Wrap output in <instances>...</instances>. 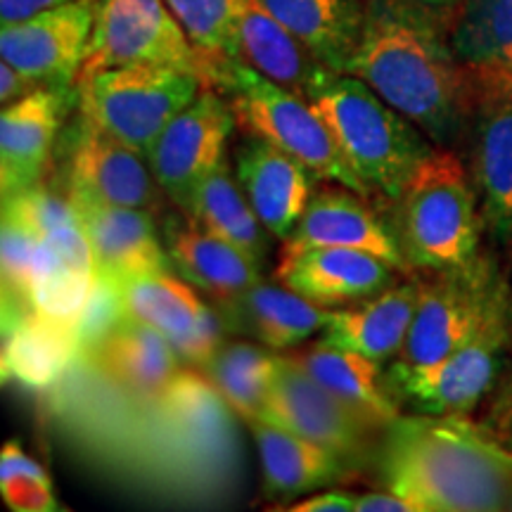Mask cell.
Segmentation results:
<instances>
[{
	"label": "cell",
	"mask_w": 512,
	"mask_h": 512,
	"mask_svg": "<svg viewBox=\"0 0 512 512\" xmlns=\"http://www.w3.org/2000/svg\"><path fill=\"white\" fill-rule=\"evenodd\" d=\"M347 74L368 83L437 147H453L477 114L446 19L408 0H366V24Z\"/></svg>",
	"instance_id": "1"
},
{
	"label": "cell",
	"mask_w": 512,
	"mask_h": 512,
	"mask_svg": "<svg viewBox=\"0 0 512 512\" xmlns=\"http://www.w3.org/2000/svg\"><path fill=\"white\" fill-rule=\"evenodd\" d=\"M375 463L413 512L508 510L512 451L465 415L401 413L382 427Z\"/></svg>",
	"instance_id": "2"
},
{
	"label": "cell",
	"mask_w": 512,
	"mask_h": 512,
	"mask_svg": "<svg viewBox=\"0 0 512 512\" xmlns=\"http://www.w3.org/2000/svg\"><path fill=\"white\" fill-rule=\"evenodd\" d=\"M306 100L323 114L339 152L370 195L392 204L422 159L437 147L422 128L354 74L325 69L311 83Z\"/></svg>",
	"instance_id": "3"
},
{
	"label": "cell",
	"mask_w": 512,
	"mask_h": 512,
	"mask_svg": "<svg viewBox=\"0 0 512 512\" xmlns=\"http://www.w3.org/2000/svg\"><path fill=\"white\" fill-rule=\"evenodd\" d=\"M394 204V228L411 268L451 271L479 256L482 204L475 178L453 147H434Z\"/></svg>",
	"instance_id": "4"
},
{
	"label": "cell",
	"mask_w": 512,
	"mask_h": 512,
	"mask_svg": "<svg viewBox=\"0 0 512 512\" xmlns=\"http://www.w3.org/2000/svg\"><path fill=\"white\" fill-rule=\"evenodd\" d=\"M207 86L226 95L242 131L271 140L323 181L373 197L339 152L323 114L302 95L287 91L240 60L211 64Z\"/></svg>",
	"instance_id": "5"
},
{
	"label": "cell",
	"mask_w": 512,
	"mask_h": 512,
	"mask_svg": "<svg viewBox=\"0 0 512 512\" xmlns=\"http://www.w3.org/2000/svg\"><path fill=\"white\" fill-rule=\"evenodd\" d=\"M508 283L489 256L420 280L415 316L401 354L389 366L418 370L444 361L510 309Z\"/></svg>",
	"instance_id": "6"
},
{
	"label": "cell",
	"mask_w": 512,
	"mask_h": 512,
	"mask_svg": "<svg viewBox=\"0 0 512 512\" xmlns=\"http://www.w3.org/2000/svg\"><path fill=\"white\" fill-rule=\"evenodd\" d=\"M76 86L83 117L147 157L169 121L197 98L204 81L174 67L121 64L81 76Z\"/></svg>",
	"instance_id": "7"
},
{
	"label": "cell",
	"mask_w": 512,
	"mask_h": 512,
	"mask_svg": "<svg viewBox=\"0 0 512 512\" xmlns=\"http://www.w3.org/2000/svg\"><path fill=\"white\" fill-rule=\"evenodd\" d=\"M512 344L510 309L475 339L434 366L403 370L384 366V384L401 408L422 415H467L494 389Z\"/></svg>",
	"instance_id": "8"
},
{
	"label": "cell",
	"mask_w": 512,
	"mask_h": 512,
	"mask_svg": "<svg viewBox=\"0 0 512 512\" xmlns=\"http://www.w3.org/2000/svg\"><path fill=\"white\" fill-rule=\"evenodd\" d=\"M121 64H159L197 74L207 86L209 64L197 53L166 0H98L93 36L79 74Z\"/></svg>",
	"instance_id": "9"
},
{
	"label": "cell",
	"mask_w": 512,
	"mask_h": 512,
	"mask_svg": "<svg viewBox=\"0 0 512 512\" xmlns=\"http://www.w3.org/2000/svg\"><path fill=\"white\" fill-rule=\"evenodd\" d=\"M259 420L328 448L349 465L368 453L370 432H382L313 380L292 354H275L266 411Z\"/></svg>",
	"instance_id": "10"
},
{
	"label": "cell",
	"mask_w": 512,
	"mask_h": 512,
	"mask_svg": "<svg viewBox=\"0 0 512 512\" xmlns=\"http://www.w3.org/2000/svg\"><path fill=\"white\" fill-rule=\"evenodd\" d=\"M238 119L226 95L204 86L155 140L147 164L159 188L176 207H185L195 185L226 159Z\"/></svg>",
	"instance_id": "11"
},
{
	"label": "cell",
	"mask_w": 512,
	"mask_h": 512,
	"mask_svg": "<svg viewBox=\"0 0 512 512\" xmlns=\"http://www.w3.org/2000/svg\"><path fill=\"white\" fill-rule=\"evenodd\" d=\"M98 0H72L0 31V57L38 86L69 88L79 81L93 36Z\"/></svg>",
	"instance_id": "12"
},
{
	"label": "cell",
	"mask_w": 512,
	"mask_h": 512,
	"mask_svg": "<svg viewBox=\"0 0 512 512\" xmlns=\"http://www.w3.org/2000/svg\"><path fill=\"white\" fill-rule=\"evenodd\" d=\"M401 268L351 247L280 249L275 280L323 309L363 302L399 283Z\"/></svg>",
	"instance_id": "13"
},
{
	"label": "cell",
	"mask_w": 512,
	"mask_h": 512,
	"mask_svg": "<svg viewBox=\"0 0 512 512\" xmlns=\"http://www.w3.org/2000/svg\"><path fill=\"white\" fill-rule=\"evenodd\" d=\"M446 34L477 112L512 98V0H458L446 17Z\"/></svg>",
	"instance_id": "14"
},
{
	"label": "cell",
	"mask_w": 512,
	"mask_h": 512,
	"mask_svg": "<svg viewBox=\"0 0 512 512\" xmlns=\"http://www.w3.org/2000/svg\"><path fill=\"white\" fill-rule=\"evenodd\" d=\"M235 178L275 240L292 238L313 197L316 174L271 140L245 133L235 147Z\"/></svg>",
	"instance_id": "15"
},
{
	"label": "cell",
	"mask_w": 512,
	"mask_h": 512,
	"mask_svg": "<svg viewBox=\"0 0 512 512\" xmlns=\"http://www.w3.org/2000/svg\"><path fill=\"white\" fill-rule=\"evenodd\" d=\"M69 192L91 200L155 211L162 188L147 157L83 117L69 162Z\"/></svg>",
	"instance_id": "16"
},
{
	"label": "cell",
	"mask_w": 512,
	"mask_h": 512,
	"mask_svg": "<svg viewBox=\"0 0 512 512\" xmlns=\"http://www.w3.org/2000/svg\"><path fill=\"white\" fill-rule=\"evenodd\" d=\"M69 200L91 242L95 273L107 275L117 283L145 273H174L152 211L117 207L72 192Z\"/></svg>",
	"instance_id": "17"
},
{
	"label": "cell",
	"mask_w": 512,
	"mask_h": 512,
	"mask_svg": "<svg viewBox=\"0 0 512 512\" xmlns=\"http://www.w3.org/2000/svg\"><path fill=\"white\" fill-rule=\"evenodd\" d=\"M351 247L389 261L403 273L411 271L403 256L394 223H387L370 207V197L332 183L313 192L309 207L283 249Z\"/></svg>",
	"instance_id": "18"
},
{
	"label": "cell",
	"mask_w": 512,
	"mask_h": 512,
	"mask_svg": "<svg viewBox=\"0 0 512 512\" xmlns=\"http://www.w3.org/2000/svg\"><path fill=\"white\" fill-rule=\"evenodd\" d=\"M72 105L69 88H36L0 112V185L3 197L41 183L50 147Z\"/></svg>",
	"instance_id": "19"
},
{
	"label": "cell",
	"mask_w": 512,
	"mask_h": 512,
	"mask_svg": "<svg viewBox=\"0 0 512 512\" xmlns=\"http://www.w3.org/2000/svg\"><path fill=\"white\" fill-rule=\"evenodd\" d=\"M420 297V280H399L363 302L330 309L320 344L354 351L387 366L401 354Z\"/></svg>",
	"instance_id": "20"
},
{
	"label": "cell",
	"mask_w": 512,
	"mask_h": 512,
	"mask_svg": "<svg viewBox=\"0 0 512 512\" xmlns=\"http://www.w3.org/2000/svg\"><path fill=\"white\" fill-rule=\"evenodd\" d=\"M107 380L140 401H159L181 373L174 342L152 325L126 318L88 358Z\"/></svg>",
	"instance_id": "21"
},
{
	"label": "cell",
	"mask_w": 512,
	"mask_h": 512,
	"mask_svg": "<svg viewBox=\"0 0 512 512\" xmlns=\"http://www.w3.org/2000/svg\"><path fill=\"white\" fill-rule=\"evenodd\" d=\"M233 335L264 344L271 351H294L323 330L330 309L309 302L285 285L256 283L238 297L219 302Z\"/></svg>",
	"instance_id": "22"
},
{
	"label": "cell",
	"mask_w": 512,
	"mask_h": 512,
	"mask_svg": "<svg viewBox=\"0 0 512 512\" xmlns=\"http://www.w3.org/2000/svg\"><path fill=\"white\" fill-rule=\"evenodd\" d=\"M164 245L174 271L214 302L238 297L261 280V268L245 252L197 226L190 216L166 223Z\"/></svg>",
	"instance_id": "23"
},
{
	"label": "cell",
	"mask_w": 512,
	"mask_h": 512,
	"mask_svg": "<svg viewBox=\"0 0 512 512\" xmlns=\"http://www.w3.org/2000/svg\"><path fill=\"white\" fill-rule=\"evenodd\" d=\"M247 427L259 446L261 489L271 501L311 494L347 472V460L285 427L266 420H249Z\"/></svg>",
	"instance_id": "24"
},
{
	"label": "cell",
	"mask_w": 512,
	"mask_h": 512,
	"mask_svg": "<svg viewBox=\"0 0 512 512\" xmlns=\"http://www.w3.org/2000/svg\"><path fill=\"white\" fill-rule=\"evenodd\" d=\"M79 358L76 332L36 309L3 313V382L50 389Z\"/></svg>",
	"instance_id": "25"
},
{
	"label": "cell",
	"mask_w": 512,
	"mask_h": 512,
	"mask_svg": "<svg viewBox=\"0 0 512 512\" xmlns=\"http://www.w3.org/2000/svg\"><path fill=\"white\" fill-rule=\"evenodd\" d=\"M323 67L347 72L366 24V0H259Z\"/></svg>",
	"instance_id": "26"
},
{
	"label": "cell",
	"mask_w": 512,
	"mask_h": 512,
	"mask_svg": "<svg viewBox=\"0 0 512 512\" xmlns=\"http://www.w3.org/2000/svg\"><path fill=\"white\" fill-rule=\"evenodd\" d=\"M183 211L197 226L238 247L264 268L273 235L256 216L226 159L195 185Z\"/></svg>",
	"instance_id": "27"
},
{
	"label": "cell",
	"mask_w": 512,
	"mask_h": 512,
	"mask_svg": "<svg viewBox=\"0 0 512 512\" xmlns=\"http://www.w3.org/2000/svg\"><path fill=\"white\" fill-rule=\"evenodd\" d=\"M238 60L302 98H306L311 83L328 69L259 0H247L242 12Z\"/></svg>",
	"instance_id": "28"
},
{
	"label": "cell",
	"mask_w": 512,
	"mask_h": 512,
	"mask_svg": "<svg viewBox=\"0 0 512 512\" xmlns=\"http://www.w3.org/2000/svg\"><path fill=\"white\" fill-rule=\"evenodd\" d=\"M472 178H475L484 226L512 235V98L489 102L475 114Z\"/></svg>",
	"instance_id": "29"
},
{
	"label": "cell",
	"mask_w": 512,
	"mask_h": 512,
	"mask_svg": "<svg viewBox=\"0 0 512 512\" xmlns=\"http://www.w3.org/2000/svg\"><path fill=\"white\" fill-rule=\"evenodd\" d=\"M313 380L382 430L401 415V406L384 384V366L328 344H311L292 354Z\"/></svg>",
	"instance_id": "30"
},
{
	"label": "cell",
	"mask_w": 512,
	"mask_h": 512,
	"mask_svg": "<svg viewBox=\"0 0 512 512\" xmlns=\"http://www.w3.org/2000/svg\"><path fill=\"white\" fill-rule=\"evenodd\" d=\"M275 354L278 351L266 349L264 344L238 339L216 349L197 370L214 384L230 411L245 422L259 420L266 411Z\"/></svg>",
	"instance_id": "31"
},
{
	"label": "cell",
	"mask_w": 512,
	"mask_h": 512,
	"mask_svg": "<svg viewBox=\"0 0 512 512\" xmlns=\"http://www.w3.org/2000/svg\"><path fill=\"white\" fill-rule=\"evenodd\" d=\"M119 285L128 316L164 332L171 342L192 328L204 304L197 287L174 273H145Z\"/></svg>",
	"instance_id": "32"
},
{
	"label": "cell",
	"mask_w": 512,
	"mask_h": 512,
	"mask_svg": "<svg viewBox=\"0 0 512 512\" xmlns=\"http://www.w3.org/2000/svg\"><path fill=\"white\" fill-rule=\"evenodd\" d=\"M166 5L209 67L238 60L240 19L247 0H166Z\"/></svg>",
	"instance_id": "33"
},
{
	"label": "cell",
	"mask_w": 512,
	"mask_h": 512,
	"mask_svg": "<svg viewBox=\"0 0 512 512\" xmlns=\"http://www.w3.org/2000/svg\"><path fill=\"white\" fill-rule=\"evenodd\" d=\"M0 494L15 512L60 510L48 472L19 446V441H5L0 451Z\"/></svg>",
	"instance_id": "34"
},
{
	"label": "cell",
	"mask_w": 512,
	"mask_h": 512,
	"mask_svg": "<svg viewBox=\"0 0 512 512\" xmlns=\"http://www.w3.org/2000/svg\"><path fill=\"white\" fill-rule=\"evenodd\" d=\"M79 221L69 195L60 197L57 192L43 188L41 183L3 197V223L29 230L38 238H48Z\"/></svg>",
	"instance_id": "35"
},
{
	"label": "cell",
	"mask_w": 512,
	"mask_h": 512,
	"mask_svg": "<svg viewBox=\"0 0 512 512\" xmlns=\"http://www.w3.org/2000/svg\"><path fill=\"white\" fill-rule=\"evenodd\" d=\"M126 318L121 285L107 275L95 273V283L88 294L79 320H76V344H79V358H91L98 344Z\"/></svg>",
	"instance_id": "36"
},
{
	"label": "cell",
	"mask_w": 512,
	"mask_h": 512,
	"mask_svg": "<svg viewBox=\"0 0 512 512\" xmlns=\"http://www.w3.org/2000/svg\"><path fill=\"white\" fill-rule=\"evenodd\" d=\"M230 335H233V332L228 328V320L223 316V311L219 306H211L204 302L200 313H197L195 323H192V328L185 332V335L174 339V349L176 354L181 356L183 363L197 368L202 366L216 349L223 347Z\"/></svg>",
	"instance_id": "37"
},
{
	"label": "cell",
	"mask_w": 512,
	"mask_h": 512,
	"mask_svg": "<svg viewBox=\"0 0 512 512\" xmlns=\"http://www.w3.org/2000/svg\"><path fill=\"white\" fill-rule=\"evenodd\" d=\"M356 496L347 494V491H320V494H311L294 501L292 505H275V510L287 512H351L356 510Z\"/></svg>",
	"instance_id": "38"
},
{
	"label": "cell",
	"mask_w": 512,
	"mask_h": 512,
	"mask_svg": "<svg viewBox=\"0 0 512 512\" xmlns=\"http://www.w3.org/2000/svg\"><path fill=\"white\" fill-rule=\"evenodd\" d=\"M36 88L41 86L36 81H31L29 76H24L19 69L12 67L10 62H0V102H3V107L12 105V102L36 91Z\"/></svg>",
	"instance_id": "39"
},
{
	"label": "cell",
	"mask_w": 512,
	"mask_h": 512,
	"mask_svg": "<svg viewBox=\"0 0 512 512\" xmlns=\"http://www.w3.org/2000/svg\"><path fill=\"white\" fill-rule=\"evenodd\" d=\"M72 3V0H0V22L15 24L22 19H29L38 15V12L57 8V5Z\"/></svg>",
	"instance_id": "40"
},
{
	"label": "cell",
	"mask_w": 512,
	"mask_h": 512,
	"mask_svg": "<svg viewBox=\"0 0 512 512\" xmlns=\"http://www.w3.org/2000/svg\"><path fill=\"white\" fill-rule=\"evenodd\" d=\"M358 512H413L411 505L396 496L394 491H370V494L356 496Z\"/></svg>",
	"instance_id": "41"
},
{
	"label": "cell",
	"mask_w": 512,
	"mask_h": 512,
	"mask_svg": "<svg viewBox=\"0 0 512 512\" xmlns=\"http://www.w3.org/2000/svg\"><path fill=\"white\" fill-rule=\"evenodd\" d=\"M408 3L420 5V8L430 10V12H434V15H439V17L446 19L448 12L453 10V5H456L458 0H408Z\"/></svg>",
	"instance_id": "42"
},
{
	"label": "cell",
	"mask_w": 512,
	"mask_h": 512,
	"mask_svg": "<svg viewBox=\"0 0 512 512\" xmlns=\"http://www.w3.org/2000/svg\"><path fill=\"white\" fill-rule=\"evenodd\" d=\"M510 332H512V299H510Z\"/></svg>",
	"instance_id": "43"
},
{
	"label": "cell",
	"mask_w": 512,
	"mask_h": 512,
	"mask_svg": "<svg viewBox=\"0 0 512 512\" xmlns=\"http://www.w3.org/2000/svg\"><path fill=\"white\" fill-rule=\"evenodd\" d=\"M508 510H512V494H510V501H508Z\"/></svg>",
	"instance_id": "44"
}]
</instances>
